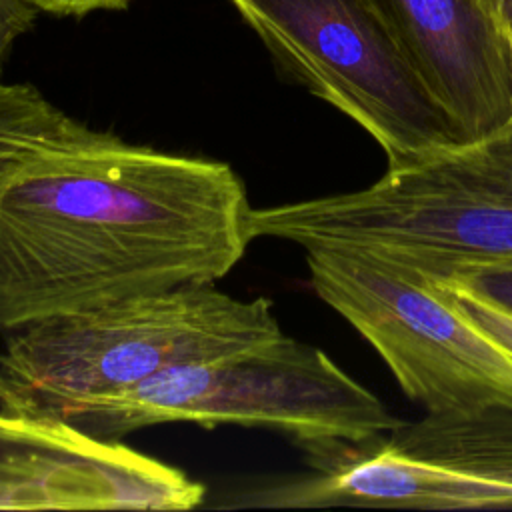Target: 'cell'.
I'll return each instance as SVG.
<instances>
[{
	"instance_id": "10",
	"label": "cell",
	"mask_w": 512,
	"mask_h": 512,
	"mask_svg": "<svg viewBox=\"0 0 512 512\" xmlns=\"http://www.w3.org/2000/svg\"><path fill=\"white\" fill-rule=\"evenodd\" d=\"M432 280H444L454 286H460L462 290L482 298L484 302L512 316V262L472 266L458 270L450 276Z\"/></svg>"
},
{
	"instance_id": "8",
	"label": "cell",
	"mask_w": 512,
	"mask_h": 512,
	"mask_svg": "<svg viewBox=\"0 0 512 512\" xmlns=\"http://www.w3.org/2000/svg\"><path fill=\"white\" fill-rule=\"evenodd\" d=\"M462 146L512 130V36L480 0H370Z\"/></svg>"
},
{
	"instance_id": "9",
	"label": "cell",
	"mask_w": 512,
	"mask_h": 512,
	"mask_svg": "<svg viewBox=\"0 0 512 512\" xmlns=\"http://www.w3.org/2000/svg\"><path fill=\"white\" fill-rule=\"evenodd\" d=\"M72 120L36 86L0 80V172Z\"/></svg>"
},
{
	"instance_id": "5",
	"label": "cell",
	"mask_w": 512,
	"mask_h": 512,
	"mask_svg": "<svg viewBox=\"0 0 512 512\" xmlns=\"http://www.w3.org/2000/svg\"><path fill=\"white\" fill-rule=\"evenodd\" d=\"M278 72L328 102L404 168L464 148L370 0H228Z\"/></svg>"
},
{
	"instance_id": "2",
	"label": "cell",
	"mask_w": 512,
	"mask_h": 512,
	"mask_svg": "<svg viewBox=\"0 0 512 512\" xmlns=\"http://www.w3.org/2000/svg\"><path fill=\"white\" fill-rule=\"evenodd\" d=\"M282 334L264 296L192 284L66 312L8 332L0 408L64 420L150 378Z\"/></svg>"
},
{
	"instance_id": "6",
	"label": "cell",
	"mask_w": 512,
	"mask_h": 512,
	"mask_svg": "<svg viewBox=\"0 0 512 512\" xmlns=\"http://www.w3.org/2000/svg\"><path fill=\"white\" fill-rule=\"evenodd\" d=\"M306 464V474L258 484L234 506L512 510V408L426 412Z\"/></svg>"
},
{
	"instance_id": "13",
	"label": "cell",
	"mask_w": 512,
	"mask_h": 512,
	"mask_svg": "<svg viewBox=\"0 0 512 512\" xmlns=\"http://www.w3.org/2000/svg\"><path fill=\"white\" fill-rule=\"evenodd\" d=\"M480 2L512 36V0H480Z\"/></svg>"
},
{
	"instance_id": "14",
	"label": "cell",
	"mask_w": 512,
	"mask_h": 512,
	"mask_svg": "<svg viewBox=\"0 0 512 512\" xmlns=\"http://www.w3.org/2000/svg\"><path fill=\"white\" fill-rule=\"evenodd\" d=\"M488 144H490L504 160H508V162L512 164V130H510L508 134L496 138V140H490Z\"/></svg>"
},
{
	"instance_id": "1",
	"label": "cell",
	"mask_w": 512,
	"mask_h": 512,
	"mask_svg": "<svg viewBox=\"0 0 512 512\" xmlns=\"http://www.w3.org/2000/svg\"><path fill=\"white\" fill-rule=\"evenodd\" d=\"M250 208L230 164L74 118L0 172V332L216 284L252 242Z\"/></svg>"
},
{
	"instance_id": "4",
	"label": "cell",
	"mask_w": 512,
	"mask_h": 512,
	"mask_svg": "<svg viewBox=\"0 0 512 512\" xmlns=\"http://www.w3.org/2000/svg\"><path fill=\"white\" fill-rule=\"evenodd\" d=\"M66 422L104 440L174 422L266 428L312 456L366 442L402 420L326 352L282 332L218 358L166 370L76 410Z\"/></svg>"
},
{
	"instance_id": "3",
	"label": "cell",
	"mask_w": 512,
	"mask_h": 512,
	"mask_svg": "<svg viewBox=\"0 0 512 512\" xmlns=\"http://www.w3.org/2000/svg\"><path fill=\"white\" fill-rule=\"evenodd\" d=\"M250 240L338 250L444 278L512 262V164L488 142L388 168L368 188L250 208Z\"/></svg>"
},
{
	"instance_id": "12",
	"label": "cell",
	"mask_w": 512,
	"mask_h": 512,
	"mask_svg": "<svg viewBox=\"0 0 512 512\" xmlns=\"http://www.w3.org/2000/svg\"><path fill=\"white\" fill-rule=\"evenodd\" d=\"M40 12L52 16H76L82 18L98 10H126L132 0H28Z\"/></svg>"
},
{
	"instance_id": "11",
	"label": "cell",
	"mask_w": 512,
	"mask_h": 512,
	"mask_svg": "<svg viewBox=\"0 0 512 512\" xmlns=\"http://www.w3.org/2000/svg\"><path fill=\"white\" fill-rule=\"evenodd\" d=\"M38 14L28 0H0V80L16 40L34 28Z\"/></svg>"
},
{
	"instance_id": "7",
	"label": "cell",
	"mask_w": 512,
	"mask_h": 512,
	"mask_svg": "<svg viewBox=\"0 0 512 512\" xmlns=\"http://www.w3.org/2000/svg\"><path fill=\"white\" fill-rule=\"evenodd\" d=\"M304 254L316 296L370 342L426 412L512 408V352L424 278L364 254Z\"/></svg>"
}]
</instances>
